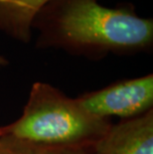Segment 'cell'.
<instances>
[{"label":"cell","mask_w":153,"mask_h":154,"mask_svg":"<svg viewBox=\"0 0 153 154\" xmlns=\"http://www.w3.org/2000/svg\"><path fill=\"white\" fill-rule=\"evenodd\" d=\"M32 29L38 50H59L90 61L153 50V19L139 16L132 3L106 7L97 0H49Z\"/></svg>","instance_id":"1"},{"label":"cell","mask_w":153,"mask_h":154,"mask_svg":"<svg viewBox=\"0 0 153 154\" xmlns=\"http://www.w3.org/2000/svg\"><path fill=\"white\" fill-rule=\"evenodd\" d=\"M112 124L90 113L76 97L49 83L35 82L20 117L0 127V132L47 145L92 147Z\"/></svg>","instance_id":"2"},{"label":"cell","mask_w":153,"mask_h":154,"mask_svg":"<svg viewBox=\"0 0 153 154\" xmlns=\"http://www.w3.org/2000/svg\"><path fill=\"white\" fill-rule=\"evenodd\" d=\"M76 99L84 109L102 119H135L153 110V75L118 81Z\"/></svg>","instance_id":"3"},{"label":"cell","mask_w":153,"mask_h":154,"mask_svg":"<svg viewBox=\"0 0 153 154\" xmlns=\"http://www.w3.org/2000/svg\"><path fill=\"white\" fill-rule=\"evenodd\" d=\"M90 154H153V110L112 123Z\"/></svg>","instance_id":"4"},{"label":"cell","mask_w":153,"mask_h":154,"mask_svg":"<svg viewBox=\"0 0 153 154\" xmlns=\"http://www.w3.org/2000/svg\"><path fill=\"white\" fill-rule=\"evenodd\" d=\"M49 0H0V32L22 44L33 39L32 23Z\"/></svg>","instance_id":"5"},{"label":"cell","mask_w":153,"mask_h":154,"mask_svg":"<svg viewBox=\"0 0 153 154\" xmlns=\"http://www.w3.org/2000/svg\"><path fill=\"white\" fill-rule=\"evenodd\" d=\"M92 147H65L36 143L0 134V154H90Z\"/></svg>","instance_id":"6"},{"label":"cell","mask_w":153,"mask_h":154,"mask_svg":"<svg viewBox=\"0 0 153 154\" xmlns=\"http://www.w3.org/2000/svg\"><path fill=\"white\" fill-rule=\"evenodd\" d=\"M9 65V62L7 60V58L4 57V56L0 55V69L6 68Z\"/></svg>","instance_id":"7"},{"label":"cell","mask_w":153,"mask_h":154,"mask_svg":"<svg viewBox=\"0 0 153 154\" xmlns=\"http://www.w3.org/2000/svg\"><path fill=\"white\" fill-rule=\"evenodd\" d=\"M0 134H1V132H0Z\"/></svg>","instance_id":"8"}]
</instances>
